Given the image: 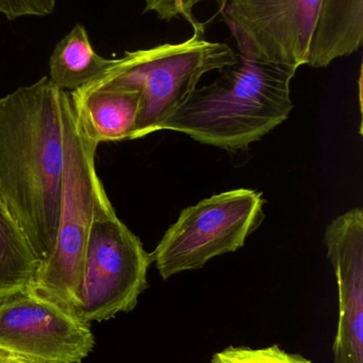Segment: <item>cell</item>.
Here are the masks:
<instances>
[{
    "mask_svg": "<svg viewBox=\"0 0 363 363\" xmlns=\"http://www.w3.org/2000/svg\"><path fill=\"white\" fill-rule=\"evenodd\" d=\"M65 93L43 77L0 99V192L40 264L50 256L59 228Z\"/></svg>",
    "mask_w": 363,
    "mask_h": 363,
    "instance_id": "6da1fadb",
    "label": "cell"
},
{
    "mask_svg": "<svg viewBox=\"0 0 363 363\" xmlns=\"http://www.w3.org/2000/svg\"><path fill=\"white\" fill-rule=\"evenodd\" d=\"M298 69L239 55L210 84L197 87L164 121L161 131L187 134L200 144L245 150L289 118Z\"/></svg>",
    "mask_w": 363,
    "mask_h": 363,
    "instance_id": "7a4b0ae2",
    "label": "cell"
},
{
    "mask_svg": "<svg viewBox=\"0 0 363 363\" xmlns=\"http://www.w3.org/2000/svg\"><path fill=\"white\" fill-rule=\"evenodd\" d=\"M64 178L57 239L50 256L40 262L26 291L75 315L83 279L85 252L104 188L98 178V145L85 133L66 91L62 104ZM77 317V315H76Z\"/></svg>",
    "mask_w": 363,
    "mask_h": 363,
    "instance_id": "3957f363",
    "label": "cell"
},
{
    "mask_svg": "<svg viewBox=\"0 0 363 363\" xmlns=\"http://www.w3.org/2000/svg\"><path fill=\"white\" fill-rule=\"evenodd\" d=\"M238 53L225 43L210 42L205 29L177 44L126 51L94 85L138 89L142 106L134 140L161 131L162 125L198 87L202 77L236 63Z\"/></svg>",
    "mask_w": 363,
    "mask_h": 363,
    "instance_id": "277c9868",
    "label": "cell"
},
{
    "mask_svg": "<svg viewBox=\"0 0 363 363\" xmlns=\"http://www.w3.org/2000/svg\"><path fill=\"white\" fill-rule=\"evenodd\" d=\"M153 255L121 221L106 191L100 194L83 262V279L75 315L90 324L130 313L148 288Z\"/></svg>",
    "mask_w": 363,
    "mask_h": 363,
    "instance_id": "5b68a950",
    "label": "cell"
},
{
    "mask_svg": "<svg viewBox=\"0 0 363 363\" xmlns=\"http://www.w3.org/2000/svg\"><path fill=\"white\" fill-rule=\"evenodd\" d=\"M264 204L261 192L240 188L183 209L151 253L162 279L202 269L217 256L238 251L264 222Z\"/></svg>",
    "mask_w": 363,
    "mask_h": 363,
    "instance_id": "8992f818",
    "label": "cell"
},
{
    "mask_svg": "<svg viewBox=\"0 0 363 363\" xmlns=\"http://www.w3.org/2000/svg\"><path fill=\"white\" fill-rule=\"evenodd\" d=\"M238 53L298 69L308 65L323 0H217Z\"/></svg>",
    "mask_w": 363,
    "mask_h": 363,
    "instance_id": "52a82bcc",
    "label": "cell"
},
{
    "mask_svg": "<svg viewBox=\"0 0 363 363\" xmlns=\"http://www.w3.org/2000/svg\"><path fill=\"white\" fill-rule=\"evenodd\" d=\"M95 347L90 324L23 291L0 301V350L36 362L80 363Z\"/></svg>",
    "mask_w": 363,
    "mask_h": 363,
    "instance_id": "ba28073f",
    "label": "cell"
},
{
    "mask_svg": "<svg viewBox=\"0 0 363 363\" xmlns=\"http://www.w3.org/2000/svg\"><path fill=\"white\" fill-rule=\"evenodd\" d=\"M324 242L338 286L335 363H363L362 209L355 207L332 220L326 228Z\"/></svg>",
    "mask_w": 363,
    "mask_h": 363,
    "instance_id": "9c48e42d",
    "label": "cell"
},
{
    "mask_svg": "<svg viewBox=\"0 0 363 363\" xmlns=\"http://www.w3.org/2000/svg\"><path fill=\"white\" fill-rule=\"evenodd\" d=\"M70 96L83 130L96 144L134 140L142 106L138 89L87 83Z\"/></svg>",
    "mask_w": 363,
    "mask_h": 363,
    "instance_id": "30bf717a",
    "label": "cell"
},
{
    "mask_svg": "<svg viewBox=\"0 0 363 363\" xmlns=\"http://www.w3.org/2000/svg\"><path fill=\"white\" fill-rule=\"evenodd\" d=\"M363 42V0H323L308 65L327 67L357 52Z\"/></svg>",
    "mask_w": 363,
    "mask_h": 363,
    "instance_id": "8fae6325",
    "label": "cell"
},
{
    "mask_svg": "<svg viewBox=\"0 0 363 363\" xmlns=\"http://www.w3.org/2000/svg\"><path fill=\"white\" fill-rule=\"evenodd\" d=\"M114 59L100 57L92 47L85 26L77 23L58 43L49 60V79L61 91H76L102 77Z\"/></svg>",
    "mask_w": 363,
    "mask_h": 363,
    "instance_id": "7c38bea8",
    "label": "cell"
},
{
    "mask_svg": "<svg viewBox=\"0 0 363 363\" xmlns=\"http://www.w3.org/2000/svg\"><path fill=\"white\" fill-rule=\"evenodd\" d=\"M40 259L0 192V301L29 288Z\"/></svg>",
    "mask_w": 363,
    "mask_h": 363,
    "instance_id": "4fadbf2b",
    "label": "cell"
},
{
    "mask_svg": "<svg viewBox=\"0 0 363 363\" xmlns=\"http://www.w3.org/2000/svg\"><path fill=\"white\" fill-rule=\"evenodd\" d=\"M209 363H313L298 354L288 353L278 345L251 349L247 347H228L217 352Z\"/></svg>",
    "mask_w": 363,
    "mask_h": 363,
    "instance_id": "5bb4252c",
    "label": "cell"
},
{
    "mask_svg": "<svg viewBox=\"0 0 363 363\" xmlns=\"http://www.w3.org/2000/svg\"><path fill=\"white\" fill-rule=\"evenodd\" d=\"M204 0H145L144 12L156 13L162 21L183 18L193 30L205 29L194 16V9Z\"/></svg>",
    "mask_w": 363,
    "mask_h": 363,
    "instance_id": "9a60e30c",
    "label": "cell"
},
{
    "mask_svg": "<svg viewBox=\"0 0 363 363\" xmlns=\"http://www.w3.org/2000/svg\"><path fill=\"white\" fill-rule=\"evenodd\" d=\"M55 6V0H0V13L9 21L23 16H47Z\"/></svg>",
    "mask_w": 363,
    "mask_h": 363,
    "instance_id": "2e32d148",
    "label": "cell"
},
{
    "mask_svg": "<svg viewBox=\"0 0 363 363\" xmlns=\"http://www.w3.org/2000/svg\"><path fill=\"white\" fill-rule=\"evenodd\" d=\"M0 363H47L36 362V360L30 359V358L23 357V356L16 355V354L10 353V352L2 351L0 350Z\"/></svg>",
    "mask_w": 363,
    "mask_h": 363,
    "instance_id": "e0dca14e",
    "label": "cell"
},
{
    "mask_svg": "<svg viewBox=\"0 0 363 363\" xmlns=\"http://www.w3.org/2000/svg\"><path fill=\"white\" fill-rule=\"evenodd\" d=\"M55 363H70V362H55Z\"/></svg>",
    "mask_w": 363,
    "mask_h": 363,
    "instance_id": "ac0fdd59",
    "label": "cell"
}]
</instances>
